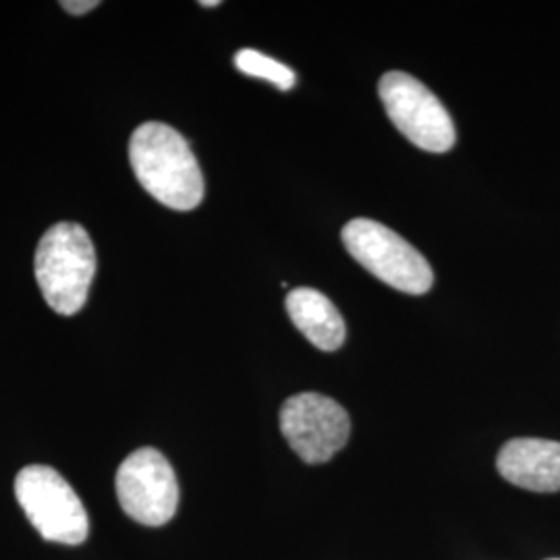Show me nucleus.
I'll return each mask as SVG.
<instances>
[{
    "label": "nucleus",
    "instance_id": "1",
    "mask_svg": "<svg viewBox=\"0 0 560 560\" xmlns=\"http://www.w3.org/2000/svg\"><path fill=\"white\" fill-rule=\"evenodd\" d=\"M129 162L141 187L171 210H194L203 200L200 164L189 143L164 122H143L129 140Z\"/></svg>",
    "mask_w": 560,
    "mask_h": 560
},
{
    "label": "nucleus",
    "instance_id": "2",
    "mask_svg": "<svg viewBox=\"0 0 560 560\" xmlns=\"http://www.w3.org/2000/svg\"><path fill=\"white\" fill-rule=\"evenodd\" d=\"M94 275L96 249L81 224L59 222L42 235L36 280L48 307L60 316H75L88 301Z\"/></svg>",
    "mask_w": 560,
    "mask_h": 560
},
{
    "label": "nucleus",
    "instance_id": "3",
    "mask_svg": "<svg viewBox=\"0 0 560 560\" xmlns=\"http://www.w3.org/2000/svg\"><path fill=\"white\" fill-rule=\"evenodd\" d=\"M340 237L351 258L393 289L423 295L434 284V272L420 252L381 222L370 219L347 222Z\"/></svg>",
    "mask_w": 560,
    "mask_h": 560
},
{
    "label": "nucleus",
    "instance_id": "4",
    "mask_svg": "<svg viewBox=\"0 0 560 560\" xmlns=\"http://www.w3.org/2000/svg\"><path fill=\"white\" fill-rule=\"evenodd\" d=\"M15 497L44 540L78 546L88 538V513L78 492L57 469L46 465L21 469L15 480Z\"/></svg>",
    "mask_w": 560,
    "mask_h": 560
},
{
    "label": "nucleus",
    "instance_id": "5",
    "mask_svg": "<svg viewBox=\"0 0 560 560\" xmlns=\"http://www.w3.org/2000/svg\"><path fill=\"white\" fill-rule=\"evenodd\" d=\"M384 110L400 133L425 152L442 154L455 145V125L434 92L409 73L390 71L378 83Z\"/></svg>",
    "mask_w": 560,
    "mask_h": 560
},
{
    "label": "nucleus",
    "instance_id": "6",
    "mask_svg": "<svg viewBox=\"0 0 560 560\" xmlns=\"http://www.w3.org/2000/svg\"><path fill=\"white\" fill-rule=\"evenodd\" d=\"M117 497L131 520L159 527L177 513L179 481L173 465L161 451L140 448L120 463Z\"/></svg>",
    "mask_w": 560,
    "mask_h": 560
},
{
    "label": "nucleus",
    "instance_id": "7",
    "mask_svg": "<svg viewBox=\"0 0 560 560\" xmlns=\"http://www.w3.org/2000/svg\"><path fill=\"white\" fill-rule=\"evenodd\" d=\"M280 432L310 465L332 459L349 441L351 420L339 402L320 393H301L284 400Z\"/></svg>",
    "mask_w": 560,
    "mask_h": 560
},
{
    "label": "nucleus",
    "instance_id": "8",
    "mask_svg": "<svg viewBox=\"0 0 560 560\" xmlns=\"http://www.w3.org/2000/svg\"><path fill=\"white\" fill-rule=\"evenodd\" d=\"M502 478L532 492H559L560 442L513 439L499 453Z\"/></svg>",
    "mask_w": 560,
    "mask_h": 560
},
{
    "label": "nucleus",
    "instance_id": "9",
    "mask_svg": "<svg viewBox=\"0 0 560 560\" xmlns=\"http://www.w3.org/2000/svg\"><path fill=\"white\" fill-rule=\"evenodd\" d=\"M289 318L312 345L322 351H337L345 342V320L335 303L316 289H293L287 295Z\"/></svg>",
    "mask_w": 560,
    "mask_h": 560
},
{
    "label": "nucleus",
    "instance_id": "10",
    "mask_svg": "<svg viewBox=\"0 0 560 560\" xmlns=\"http://www.w3.org/2000/svg\"><path fill=\"white\" fill-rule=\"evenodd\" d=\"M235 67L240 69L241 73H245L249 78L270 81L280 90H291L295 85V73L287 65L270 59L252 48H243L235 55Z\"/></svg>",
    "mask_w": 560,
    "mask_h": 560
},
{
    "label": "nucleus",
    "instance_id": "11",
    "mask_svg": "<svg viewBox=\"0 0 560 560\" xmlns=\"http://www.w3.org/2000/svg\"><path fill=\"white\" fill-rule=\"evenodd\" d=\"M101 2L96 0H67V2H60V7L71 13V15H85L90 13L92 9H96Z\"/></svg>",
    "mask_w": 560,
    "mask_h": 560
},
{
    "label": "nucleus",
    "instance_id": "12",
    "mask_svg": "<svg viewBox=\"0 0 560 560\" xmlns=\"http://www.w3.org/2000/svg\"><path fill=\"white\" fill-rule=\"evenodd\" d=\"M200 4L201 7H219L221 2H219V0H203Z\"/></svg>",
    "mask_w": 560,
    "mask_h": 560
},
{
    "label": "nucleus",
    "instance_id": "13",
    "mask_svg": "<svg viewBox=\"0 0 560 560\" xmlns=\"http://www.w3.org/2000/svg\"><path fill=\"white\" fill-rule=\"evenodd\" d=\"M548 560H560V559H548Z\"/></svg>",
    "mask_w": 560,
    "mask_h": 560
}]
</instances>
